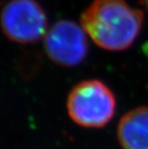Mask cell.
<instances>
[{"instance_id":"cell-4","label":"cell","mask_w":148,"mask_h":149,"mask_svg":"<svg viewBox=\"0 0 148 149\" xmlns=\"http://www.w3.org/2000/svg\"><path fill=\"white\" fill-rule=\"evenodd\" d=\"M87 33L72 20H59L47 31L43 44L47 56L59 65H80L88 54Z\"/></svg>"},{"instance_id":"cell-6","label":"cell","mask_w":148,"mask_h":149,"mask_svg":"<svg viewBox=\"0 0 148 149\" xmlns=\"http://www.w3.org/2000/svg\"><path fill=\"white\" fill-rule=\"evenodd\" d=\"M145 3H146V6H147V8H148V0H145Z\"/></svg>"},{"instance_id":"cell-3","label":"cell","mask_w":148,"mask_h":149,"mask_svg":"<svg viewBox=\"0 0 148 149\" xmlns=\"http://www.w3.org/2000/svg\"><path fill=\"white\" fill-rule=\"evenodd\" d=\"M1 27L13 42L33 43L45 36L47 18L36 0H11L2 9Z\"/></svg>"},{"instance_id":"cell-5","label":"cell","mask_w":148,"mask_h":149,"mask_svg":"<svg viewBox=\"0 0 148 149\" xmlns=\"http://www.w3.org/2000/svg\"><path fill=\"white\" fill-rule=\"evenodd\" d=\"M117 139L122 149H148V107H138L119 120Z\"/></svg>"},{"instance_id":"cell-1","label":"cell","mask_w":148,"mask_h":149,"mask_svg":"<svg viewBox=\"0 0 148 149\" xmlns=\"http://www.w3.org/2000/svg\"><path fill=\"white\" fill-rule=\"evenodd\" d=\"M143 13L125 0H94L83 12L80 22L97 45L121 51L132 45L141 29Z\"/></svg>"},{"instance_id":"cell-2","label":"cell","mask_w":148,"mask_h":149,"mask_svg":"<svg viewBox=\"0 0 148 149\" xmlns=\"http://www.w3.org/2000/svg\"><path fill=\"white\" fill-rule=\"evenodd\" d=\"M69 117L86 128H102L111 121L115 112L112 91L99 80H87L76 85L68 94Z\"/></svg>"}]
</instances>
